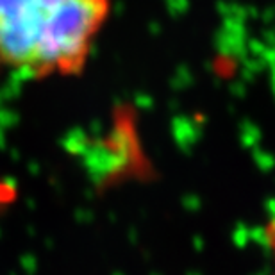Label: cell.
<instances>
[{
  "instance_id": "6da1fadb",
  "label": "cell",
  "mask_w": 275,
  "mask_h": 275,
  "mask_svg": "<svg viewBox=\"0 0 275 275\" xmlns=\"http://www.w3.org/2000/svg\"><path fill=\"white\" fill-rule=\"evenodd\" d=\"M111 0H0V68L22 81L84 74Z\"/></svg>"
},
{
  "instance_id": "7a4b0ae2",
  "label": "cell",
  "mask_w": 275,
  "mask_h": 275,
  "mask_svg": "<svg viewBox=\"0 0 275 275\" xmlns=\"http://www.w3.org/2000/svg\"><path fill=\"white\" fill-rule=\"evenodd\" d=\"M266 238H268V245H270L272 252L275 255V216L268 221V225H266Z\"/></svg>"
}]
</instances>
